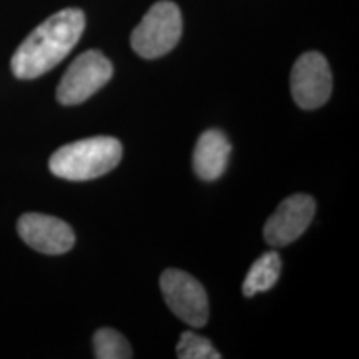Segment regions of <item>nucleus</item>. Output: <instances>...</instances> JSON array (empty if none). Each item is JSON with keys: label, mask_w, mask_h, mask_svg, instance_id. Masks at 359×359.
Segmentation results:
<instances>
[{"label": "nucleus", "mask_w": 359, "mask_h": 359, "mask_svg": "<svg viewBox=\"0 0 359 359\" xmlns=\"http://www.w3.org/2000/svg\"><path fill=\"white\" fill-rule=\"evenodd\" d=\"M85 30V13L80 8H64L43 20L13 53V75L32 80L60 64L79 43Z\"/></svg>", "instance_id": "f257e3e1"}, {"label": "nucleus", "mask_w": 359, "mask_h": 359, "mask_svg": "<svg viewBox=\"0 0 359 359\" xmlns=\"http://www.w3.org/2000/svg\"><path fill=\"white\" fill-rule=\"evenodd\" d=\"M123 147L114 137H92L60 147L50 156L48 167L58 178L87 182L116 168Z\"/></svg>", "instance_id": "f03ea898"}, {"label": "nucleus", "mask_w": 359, "mask_h": 359, "mask_svg": "<svg viewBox=\"0 0 359 359\" xmlns=\"http://www.w3.org/2000/svg\"><path fill=\"white\" fill-rule=\"evenodd\" d=\"M183 20L177 4L161 0L150 7L132 32V48L148 60L172 52L182 39Z\"/></svg>", "instance_id": "7ed1b4c3"}, {"label": "nucleus", "mask_w": 359, "mask_h": 359, "mask_svg": "<svg viewBox=\"0 0 359 359\" xmlns=\"http://www.w3.org/2000/svg\"><path fill=\"white\" fill-rule=\"evenodd\" d=\"M114 75L111 62L98 50H87L72 62L57 87L62 105H79L105 87Z\"/></svg>", "instance_id": "20e7f679"}, {"label": "nucleus", "mask_w": 359, "mask_h": 359, "mask_svg": "<svg viewBox=\"0 0 359 359\" xmlns=\"http://www.w3.org/2000/svg\"><path fill=\"white\" fill-rule=\"evenodd\" d=\"M165 303L187 325L201 327L208 321V296L198 280L180 269H167L160 278Z\"/></svg>", "instance_id": "39448f33"}, {"label": "nucleus", "mask_w": 359, "mask_h": 359, "mask_svg": "<svg viewBox=\"0 0 359 359\" xmlns=\"http://www.w3.org/2000/svg\"><path fill=\"white\" fill-rule=\"evenodd\" d=\"M333 75L330 64L320 52H306L291 70V93L296 105L304 110L320 109L330 100Z\"/></svg>", "instance_id": "423d86ee"}, {"label": "nucleus", "mask_w": 359, "mask_h": 359, "mask_svg": "<svg viewBox=\"0 0 359 359\" xmlns=\"http://www.w3.org/2000/svg\"><path fill=\"white\" fill-rule=\"evenodd\" d=\"M316 203L306 193H296L281 201L264 224V240L271 246H286L298 240L313 222Z\"/></svg>", "instance_id": "0eeeda50"}, {"label": "nucleus", "mask_w": 359, "mask_h": 359, "mask_svg": "<svg viewBox=\"0 0 359 359\" xmlns=\"http://www.w3.org/2000/svg\"><path fill=\"white\" fill-rule=\"evenodd\" d=\"M19 235L30 248L45 255H64L75 245V233L64 219L40 213L20 217Z\"/></svg>", "instance_id": "6e6552de"}, {"label": "nucleus", "mask_w": 359, "mask_h": 359, "mask_svg": "<svg viewBox=\"0 0 359 359\" xmlns=\"http://www.w3.org/2000/svg\"><path fill=\"white\" fill-rule=\"evenodd\" d=\"M231 155V143L219 130H206L193 151V168L201 180L213 182L224 173Z\"/></svg>", "instance_id": "1a4fd4ad"}, {"label": "nucleus", "mask_w": 359, "mask_h": 359, "mask_svg": "<svg viewBox=\"0 0 359 359\" xmlns=\"http://www.w3.org/2000/svg\"><path fill=\"white\" fill-rule=\"evenodd\" d=\"M281 275V258L276 251H268L251 264L248 275L243 281V294L255 296L257 293L271 290Z\"/></svg>", "instance_id": "9d476101"}, {"label": "nucleus", "mask_w": 359, "mask_h": 359, "mask_svg": "<svg viewBox=\"0 0 359 359\" xmlns=\"http://www.w3.org/2000/svg\"><path fill=\"white\" fill-rule=\"evenodd\" d=\"M97 359H130L133 356L128 341L111 327H102L93 336Z\"/></svg>", "instance_id": "9b49d317"}, {"label": "nucleus", "mask_w": 359, "mask_h": 359, "mask_svg": "<svg viewBox=\"0 0 359 359\" xmlns=\"http://www.w3.org/2000/svg\"><path fill=\"white\" fill-rule=\"evenodd\" d=\"M177 356L180 359H222V354L213 348L208 339L195 334L193 331H185L180 336Z\"/></svg>", "instance_id": "f8f14e48"}]
</instances>
